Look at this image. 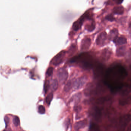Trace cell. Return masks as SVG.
<instances>
[{"label":"cell","mask_w":131,"mask_h":131,"mask_svg":"<svg viewBox=\"0 0 131 131\" xmlns=\"http://www.w3.org/2000/svg\"><path fill=\"white\" fill-rule=\"evenodd\" d=\"M127 71L122 66L115 65L109 68L106 72L105 84L113 93H116L121 90L124 84L122 81L127 76Z\"/></svg>","instance_id":"cell-1"},{"label":"cell","mask_w":131,"mask_h":131,"mask_svg":"<svg viewBox=\"0 0 131 131\" xmlns=\"http://www.w3.org/2000/svg\"><path fill=\"white\" fill-rule=\"evenodd\" d=\"M70 62L72 63H77L82 69L89 70L94 66V61L92 56L88 54L85 53L73 57L71 59Z\"/></svg>","instance_id":"cell-2"},{"label":"cell","mask_w":131,"mask_h":131,"mask_svg":"<svg viewBox=\"0 0 131 131\" xmlns=\"http://www.w3.org/2000/svg\"><path fill=\"white\" fill-rule=\"evenodd\" d=\"M90 15L89 13L86 12L84 15H82L78 20L75 22L73 25V29L75 31H77L80 28H81L83 23L85 20L86 19L90 18Z\"/></svg>","instance_id":"cell-3"},{"label":"cell","mask_w":131,"mask_h":131,"mask_svg":"<svg viewBox=\"0 0 131 131\" xmlns=\"http://www.w3.org/2000/svg\"><path fill=\"white\" fill-rule=\"evenodd\" d=\"M66 54V52L65 51H62L60 52L55 56L52 60V64L54 66H57L62 63L65 59Z\"/></svg>","instance_id":"cell-4"},{"label":"cell","mask_w":131,"mask_h":131,"mask_svg":"<svg viewBox=\"0 0 131 131\" xmlns=\"http://www.w3.org/2000/svg\"><path fill=\"white\" fill-rule=\"evenodd\" d=\"M93 67H94L93 74L95 78L98 79L103 76L105 69L102 64H98L94 66Z\"/></svg>","instance_id":"cell-5"},{"label":"cell","mask_w":131,"mask_h":131,"mask_svg":"<svg viewBox=\"0 0 131 131\" xmlns=\"http://www.w3.org/2000/svg\"><path fill=\"white\" fill-rule=\"evenodd\" d=\"M68 72L64 68H60L57 71V77L60 82L62 84H64L66 81L68 77Z\"/></svg>","instance_id":"cell-6"},{"label":"cell","mask_w":131,"mask_h":131,"mask_svg":"<svg viewBox=\"0 0 131 131\" xmlns=\"http://www.w3.org/2000/svg\"><path fill=\"white\" fill-rule=\"evenodd\" d=\"M90 114L92 117L96 121H99L102 116L101 110L97 106L92 107L90 110Z\"/></svg>","instance_id":"cell-7"},{"label":"cell","mask_w":131,"mask_h":131,"mask_svg":"<svg viewBox=\"0 0 131 131\" xmlns=\"http://www.w3.org/2000/svg\"><path fill=\"white\" fill-rule=\"evenodd\" d=\"M88 80L86 76H84L77 79L73 84V87L75 89H79L82 87Z\"/></svg>","instance_id":"cell-8"},{"label":"cell","mask_w":131,"mask_h":131,"mask_svg":"<svg viewBox=\"0 0 131 131\" xmlns=\"http://www.w3.org/2000/svg\"><path fill=\"white\" fill-rule=\"evenodd\" d=\"M107 39V34L105 32H102L98 36L96 40L97 45L103 46L105 45Z\"/></svg>","instance_id":"cell-9"},{"label":"cell","mask_w":131,"mask_h":131,"mask_svg":"<svg viewBox=\"0 0 131 131\" xmlns=\"http://www.w3.org/2000/svg\"><path fill=\"white\" fill-rule=\"evenodd\" d=\"M131 120V115H126L123 116L119 119V125L122 128H125Z\"/></svg>","instance_id":"cell-10"},{"label":"cell","mask_w":131,"mask_h":131,"mask_svg":"<svg viewBox=\"0 0 131 131\" xmlns=\"http://www.w3.org/2000/svg\"><path fill=\"white\" fill-rule=\"evenodd\" d=\"M91 44V40L90 38H84L81 42L80 48L82 50H87Z\"/></svg>","instance_id":"cell-11"},{"label":"cell","mask_w":131,"mask_h":131,"mask_svg":"<svg viewBox=\"0 0 131 131\" xmlns=\"http://www.w3.org/2000/svg\"><path fill=\"white\" fill-rule=\"evenodd\" d=\"M87 120H81L79 122H77L75 123L74 126L75 129L76 131H78L83 128H84L87 125Z\"/></svg>","instance_id":"cell-12"},{"label":"cell","mask_w":131,"mask_h":131,"mask_svg":"<svg viewBox=\"0 0 131 131\" xmlns=\"http://www.w3.org/2000/svg\"><path fill=\"white\" fill-rule=\"evenodd\" d=\"M114 43L118 45H123L126 44L127 43V39L124 37H120L116 38L113 40Z\"/></svg>","instance_id":"cell-13"},{"label":"cell","mask_w":131,"mask_h":131,"mask_svg":"<svg viewBox=\"0 0 131 131\" xmlns=\"http://www.w3.org/2000/svg\"><path fill=\"white\" fill-rule=\"evenodd\" d=\"M111 52L109 50L107 49H104L102 51L101 57L104 60H107L109 59L111 55Z\"/></svg>","instance_id":"cell-14"},{"label":"cell","mask_w":131,"mask_h":131,"mask_svg":"<svg viewBox=\"0 0 131 131\" xmlns=\"http://www.w3.org/2000/svg\"><path fill=\"white\" fill-rule=\"evenodd\" d=\"M126 53V49L125 46L120 47L117 49L116 55L118 57H123L125 56Z\"/></svg>","instance_id":"cell-15"},{"label":"cell","mask_w":131,"mask_h":131,"mask_svg":"<svg viewBox=\"0 0 131 131\" xmlns=\"http://www.w3.org/2000/svg\"><path fill=\"white\" fill-rule=\"evenodd\" d=\"M130 90L129 88L127 86L123 85L122 89H121L119 91H120V94L123 96H127L129 93L130 92Z\"/></svg>","instance_id":"cell-16"},{"label":"cell","mask_w":131,"mask_h":131,"mask_svg":"<svg viewBox=\"0 0 131 131\" xmlns=\"http://www.w3.org/2000/svg\"><path fill=\"white\" fill-rule=\"evenodd\" d=\"M124 9L122 6H117L115 7L113 9V11L115 14H122L124 12Z\"/></svg>","instance_id":"cell-17"},{"label":"cell","mask_w":131,"mask_h":131,"mask_svg":"<svg viewBox=\"0 0 131 131\" xmlns=\"http://www.w3.org/2000/svg\"><path fill=\"white\" fill-rule=\"evenodd\" d=\"M130 98L129 97H123L120 99L119 101V105L122 106L127 105L130 102Z\"/></svg>","instance_id":"cell-18"},{"label":"cell","mask_w":131,"mask_h":131,"mask_svg":"<svg viewBox=\"0 0 131 131\" xmlns=\"http://www.w3.org/2000/svg\"><path fill=\"white\" fill-rule=\"evenodd\" d=\"M110 98L109 97H101L97 99L96 103L98 104H101L104 103L105 102L108 101L110 100Z\"/></svg>","instance_id":"cell-19"},{"label":"cell","mask_w":131,"mask_h":131,"mask_svg":"<svg viewBox=\"0 0 131 131\" xmlns=\"http://www.w3.org/2000/svg\"><path fill=\"white\" fill-rule=\"evenodd\" d=\"M76 51V46L74 44H72L70 47L69 49L67 51V53L69 54V56H72Z\"/></svg>","instance_id":"cell-20"},{"label":"cell","mask_w":131,"mask_h":131,"mask_svg":"<svg viewBox=\"0 0 131 131\" xmlns=\"http://www.w3.org/2000/svg\"><path fill=\"white\" fill-rule=\"evenodd\" d=\"M58 87V82L57 80L54 79L53 80L50 85L51 89L52 91H54L57 89Z\"/></svg>","instance_id":"cell-21"},{"label":"cell","mask_w":131,"mask_h":131,"mask_svg":"<svg viewBox=\"0 0 131 131\" xmlns=\"http://www.w3.org/2000/svg\"><path fill=\"white\" fill-rule=\"evenodd\" d=\"M118 31L116 29H113L110 32V38L111 39L114 40L117 37Z\"/></svg>","instance_id":"cell-22"},{"label":"cell","mask_w":131,"mask_h":131,"mask_svg":"<svg viewBox=\"0 0 131 131\" xmlns=\"http://www.w3.org/2000/svg\"><path fill=\"white\" fill-rule=\"evenodd\" d=\"M53 98V94L52 93H50L47 95V96L46 97V103L48 105H50L51 103Z\"/></svg>","instance_id":"cell-23"},{"label":"cell","mask_w":131,"mask_h":131,"mask_svg":"<svg viewBox=\"0 0 131 131\" xmlns=\"http://www.w3.org/2000/svg\"><path fill=\"white\" fill-rule=\"evenodd\" d=\"M95 24L94 22H92L90 24L86 26L85 28L87 31H93L95 28Z\"/></svg>","instance_id":"cell-24"},{"label":"cell","mask_w":131,"mask_h":131,"mask_svg":"<svg viewBox=\"0 0 131 131\" xmlns=\"http://www.w3.org/2000/svg\"><path fill=\"white\" fill-rule=\"evenodd\" d=\"M72 83L70 81H69L67 82L64 88V90L65 92H68L70 90V89L72 88Z\"/></svg>","instance_id":"cell-25"},{"label":"cell","mask_w":131,"mask_h":131,"mask_svg":"<svg viewBox=\"0 0 131 131\" xmlns=\"http://www.w3.org/2000/svg\"><path fill=\"white\" fill-rule=\"evenodd\" d=\"M13 122L15 126H17L20 125V120L19 118L17 116H15L13 119Z\"/></svg>","instance_id":"cell-26"},{"label":"cell","mask_w":131,"mask_h":131,"mask_svg":"<svg viewBox=\"0 0 131 131\" xmlns=\"http://www.w3.org/2000/svg\"><path fill=\"white\" fill-rule=\"evenodd\" d=\"M38 112L40 114H44L46 112V109L44 106L42 105H40L38 107Z\"/></svg>","instance_id":"cell-27"},{"label":"cell","mask_w":131,"mask_h":131,"mask_svg":"<svg viewBox=\"0 0 131 131\" xmlns=\"http://www.w3.org/2000/svg\"><path fill=\"white\" fill-rule=\"evenodd\" d=\"M53 69L52 67H50L47 69V70L46 72L47 76H52L53 73Z\"/></svg>","instance_id":"cell-28"},{"label":"cell","mask_w":131,"mask_h":131,"mask_svg":"<svg viewBox=\"0 0 131 131\" xmlns=\"http://www.w3.org/2000/svg\"><path fill=\"white\" fill-rule=\"evenodd\" d=\"M50 87V84L49 82V81H46L45 82V84H44V91L45 92H47L48 91V90H49V88Z\"/></svg>","instance_id":"cell-29"},{"label":"cell","mask_w":131,"mask_h":131,"mask_svg":"<svg viewBox=\"0 0 131 131\" xmlns=\"http://www.w3.org/2000/svg\"><path fill=\"white\" fill-rule=\"evenodd\" d=\"M106 18L107 20L111 21H113L115 20V18H114L112 15H108V16L106 17Z\"/></svg>","instance_id":"cell-30"},{"label":"cell","mask_w":131,"mask_h":131,"mask_svg":"<svg viewBox=\"0 0 131 131\" xmlns=\"http://www.w3.org/2000/svg\"><path fill=\"white\" fill-rule=\"evenodd\" d=\"M113 1L115 2V3H116V4H119L122 2L123 0H113Z\"/></svg>","instance_id":"cell-31"},{"label":"cell","mask_w":131,"mask_h":131,"mask_svg":"<svg viewBox=\"0 0 131 131\" xmlns=\"http://www.w3.org/2000/svg\"></svg>","instance_id":"cell-32"}]
</instances>
